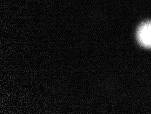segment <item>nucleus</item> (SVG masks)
<instances>
[{"mask_svg":"<svg viewBox=\"0 0 151 114\" xmlns=\"http://www.w3.org/2000/svg\"><path fill=\"white\" fill-rule=\"evenodd\" d=\"M137 38L141 46L151 49V21L145 22L139 26Z\"/></svg>","mask_w":151,"mask_h":114,"instance_id":"1","label":"nucleus"}]
</instances>
